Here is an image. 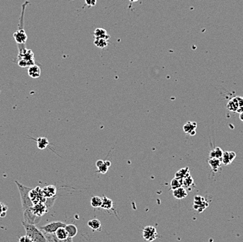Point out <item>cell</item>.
Instances as JSON below:
<instances>
[{"instance_id": "33", "label": "cell", "mask_w": 243, "mask_h": 242, "mask_svg": "<svg viewBox=\"0 0 243 242\" xmlns=\"http://www.w3.org/2000/svg\"><path fill=\"white\" fill-rule=\"evenodd\" d=\"M236 99L237 101V104H238L239 107L243 106V97H240V96H237V97H236Z\"/></svg>"}, {"instance_id": "7", "label": "cell", "mask_w": 243, "mask_h": 242, "mask_svg": "<svg viewBox=\"0 0 243 242\" xmlns=\"http://www.w3.org/2000/svg\"><path fill=\"white\" fill-rule=\"evenodd\" d=\"M207 203L206 202V199L201 196L197 195L194 197L193 201V208L196 210L198 212H202L205 208L207 207Z\"/></svg>"}, {"instance_id": "21", "label": "cell", "mask_w": 243, "mask_h": 242, "mask_svg": "<svg viewBox=\"0 0 243 242\" xmlns=\"http://www.w3.org/2000/svg\"><path fill=\"white\" fill-rule=\"evenodd\" d=\"M239 105L237 104V101L236 100V97H234L228 101L227 104H226V108L228 111L232 112H236L237 109H238Z\"/></svg>"}, {"instance_id": "4", "label": "cell", "mask_w": 243, "mask_h": 242, "mask_svg": "<svg viewBox=\"0 0 243 242\" xmlns=\"http://www.w3.org/2000/svg\"><path fill=\"white\" fill-rule=\"evenodd\" d=\"M66 224L60 221H53L50 222L44 226H41L39 229L42 231L43 233H54L57 230L59 227H65Z\"/></svg>"}, {"instance_id": "30", "label": "cell", "mask_w": 243, "mask_h": 242, "mask_svg": "<svg viewBox=\"0 0 243 242\" xmlns=\"http://www.w3.org/2000/svg\"><path fill=\"white\" fill-rule=\"evenodd\" d=\"M7 210H8L7 206L0 202V217L4 218V217L6 216Z\"/></svg>"}, {"instance_id": "34", "label": "cell", "mask_w": 243, "mask_h": 242, "mask_svg": "<svg viewBox=\"0 0 243 242\" xmlns=\"http://www.w3.org/2000/svg\"><path fill=\"white\" fill-rule=\"evenodd\" d=\"M236 112L238 113V114H240V113H242L243 112V106L238 107V109H237Z\"/></svg>"}, {"instance_id": "20", "label": "cell", "mask_w": 243, "mask_h": 242, "mask_svg": "<svg viewBox=\"0 0 243 242\" xmlns=\"http://www.w3.org/2000/svg\"><path fill=\"white\" fill-rule=\"evenodd\" d=\"M65 229H66L67 231L69 237L73 238L78 234V228L75 225H73V224L66 225Z\"/></svg>"}, {"instance_id": "3", "label": "cell", "mask_w": 243, "mask_h": 242, "mask_svg": "<svg viewBox=\"0 0 243 242\" xmlns=\"http://www.w3.org/2000/svg\"><path fill=\"white\" fill-rule=\"evenodd\" d=\"M158 233L157 229L152 225H147L145 227L143 230V237L145 240L152 242L157 238Z\"/></svg>"}, {"instance_id": "6", "label": "cell", "mask_w": 243, "mask_h": 242, "mask_svg": "<svg viewBox=\"0 0 243 242\" xmlns=\"http://www.w3.org/2000/svg\"><path fill=\"white\" fill-rule=\"evenodd\" d=\"M13 38L18 45L23 46V44H25L27 40V36L23 27H19V29L13 34Z\"/></svg>"}, {"instance_id": "19", "label": "cell", "mask_w": 243, "mask_h": 242, "mask_svg": "<svg viewBox=\"0 0 243 242\" xmlns=\"http://www.w3.org/2000/svg\"><path fill=\"white\" fill-rule=\"evenodd\" d=\"M94 38H103L108 40L110 38V36L107 34L106 30L103 28H97L94 32Z\"/></svg>"}, {"instance_id": "28", "label": "cell", "mask_w": 243, "mask_h": 242, "mask_svg": "<svg viewBox=\"0 0 243 242\" xmlns=\"http://www.w3.org/2000/svg\"><path fill=\"white\" fill-rule=\"evenodd\" d=\"M193 184V179L191 177V175H189L188 177L184 178L182 179V187L184 188H189Z\"/></svg>"}, {"instance_id": "13", "label": "cell", "mask_w": 243, "mask_h": 242, "mask_svg": "<svg viewBox=\"0 0 243 242\" xmlns=\"http://www.w3.org/2000/svg\"><path fill=\"white\" fill-rule=\"evenodd\" d=\"M27 72L31 78H37L41 76V68L37 65H32L28 67Z\"/></svg>"}, {"instance_id": "11", "label": "cell", "mask_w": 243, "mask_h": 242, "mask_svg": "<svg viewBox=\"0 0 243 242\" xmlns=\"http://www.w3.org/2000/svg\"><path fill=\"white\" fill-rule=\"evenodd\" d=\"M196 128H197V123L192 122V121H189L183 126V130L186 134L193 136L196 134Z\"/></svg>"}, {"instance_id": "14", "label": "cell", "mask_w": 243, "mask_h": 242, "mask_svg": "<svg viewBox=\"0 0 243 242\" xmlns=\"http://www.w3.org/2000/svg\"><path fill=\"white\" fill-rule=\"evenodd\" d=\"M187 195L188 194L186 188H183V187H180V188L173 190V197L177 199H184V198L187 197Z\"/></svg>"}, {"instance_id": "5", "label": "cell", "mask_w": 243, "mask_h": 242, "mask_svg": "<svg viewBox=\"0 0 243 242\" xmlns=\"http://www.w3.org/2000/svg\"><path fill=\"white\" fill-rule=\"evenodd\" d=\"M41 217H39L35 215L33 211H32L31 207L27 208L26 210L23 211V218L24 222H27L29 224L36 225L39 222Z\"/></svg>"}, {"instance_id": "36", "label": "cell", "mask_w": 243, "mask_h": 242, "mask_svg": "<svg viewBox=\"0 0 243 242\" xmlns=\"http://www.w3.org/2000/svg\"><path fill=\"white\" fill-rule=\"evenodd\" d=\"M129 1L132 2V3H133V2H136L138 1V0H129Z\"/></svg>"}, {"instance_id": "26", "label": "cell", "mask_w": 243, "mask_h": 242, "mask_svg": "<svg viewBox=\"0 0 243 242\" xmlns=\"http://www.w3.org/2000/svg\"><path fill=\"white\" fill-rule=\"evenodd\" d=\"M94 43L98 48H104L108 46V40L103 38H95Z\"/></svg>"}, {"instance_id": "12", "label": "cell", "mask_w": 243, "mask_h": 242, "mask_svg": "<svg viewBox=\"0 0 243 242\" xmlns=\"http://www.w3.org/2000/svg\"><path fill=\"white\" fill-rule=\"evenodd\" d=\"M43 194L46 198H53L56 196L57 188L53 185H49L42 188Z\"/></svg>"}, {"instance_id": "27", "label": "cell", "mask_w": 243, "mask_h": 242, "mask_svg": "<svg viewBox=\"0 0 243 242\" xmlns=\"http://www.w3.org/2000/svg\"><path fill=\"white\" fill-rule=\"evenodd\" d=\"M91 206L94 208H99L102 207V197H100L99 196H94L92 197L91 201Z\"/></svg>"}, {"instance_id": "10", "label": "cell", "mask_w": 243, "mask_h": 242, "mask_svg": "<svg viewBox=\"0 0 243 242\" xmlns=\"http://www.w3.org/2000/svg\"><path fill=\"white\" fill-rule=\"evenodd\" d=\"M111 165V163L108 160L103 161L102 159H99L96 163V166L97 167L98 172L102 173V174H106V173L108 172V168Z\"/></svg>"}, {"instance_id": "8", "label": "cell", "mask_w": 243, "mask_h": 242, "mask_svg": "<svg viewBox=\"0 0 243 242\" xmlns=\"http://www.w3.org/2000/svg\"><path fill=\"white\" fill-rule=\"evenodd\" d=\"M31 208L35 215L39 217H41L48 211V207H46L44 203H39V204H34Z\"/></svg>"}, {"instance_id": "29", "label": "cell", "mask_w": 243, "mask_h": 242, "mask_svg": "<svg viewBox=\"0 0 243 242\" xmlns=\"http://www.w3.org/2000/svg\"><path fill=\"white\" fill-rule=\"evenodd\" d=\"M180 187H182V180L178 179V178H174L173 179H172L171 182V188L173 190H176Z\"/></svg>"}, {"instance_id": "18", "label": "cell", "mask_w": 243, "mask_h": 242, "mask_svg": "<svg viewBox=\"0 0 243 242\" xmlns=\"http://www.w3.org/2000/svg\"><path fill=\"white\" fill-rule=\"evenodd\" d=\"M54 235H55L57 239H60V240H64V239H66L69 237L67 231L66 229H65V227H64L58 228V229L57 230L56 232H54Z\"/></svg>"}, {"instance_id": "32", "label": "cell", "mask_w": 243, "mask_h": 242, "mask_svg": "<svg viewBox=\"0 0 243 242\" xmlns=\"http://www.w3.org/2000/svg\"><path fill=\"white\" fill-rule=\"evenodd\" d=\"M97 0H85V4L87 7H94L97 4Z\"/></svg>"}, {"instance_id": "23", "label": "cell", "mask_w": 243, "mask_h": 242, "mask_svg": "<svg viewBox=\"0 0 243 242\" xmlns=\"http://www.w3.org/2000/svg\"><path fill=\"white\" fill-rule=\"evenodd\" d=\"M189 175H190L189 172V167H184V168H182L176 173L175 178L182 180L184 178L188 177Z\"/></svg>"}, {"instance_id": "31", "label": "cell", "mask_w": 243, "mask_h": 242, "mask_svg": "<svg viewBox=\"0 0 243 242\" xmlns=\"http://www.w3.org/2000/svg\"><path fill=\"white\" fill-rule=\"evenodd\" d=\"M19 242H34L32 239L27 235L20 236L19 239Z\"/></svg>"}, {"instance_id": "9", "label": "cell", "mask_w": 243, "mask_h": 242, "mask_svg": "<svg viewBox=\"0 0 243 242\" xmlns=\"http://www.w3.org/2000/svg\"><path fill=\"white\" fill-rule=\"evenodd\" d=\"M236 157V153L233 151H225V152H223L222 158V164H225V165H229L234 160Z\"/></svg>"}, {"instance_id": "15", "label": "cell", "mask_w": 243, "mask_h": 242, "mask_svg": "<svg viewBox=\"0 0 243 242\" xmlns=\"http://www.w3.org/2000/svg\"><path fill=\"white\" fill-rule=\"evenodd\" d=\"M48 242H73V238L68 237L64 240H60L56 237L54 233H44Z\"/></svg>"}, {"instance_id": "22", "label": "cell", "mask_w": 243, "mask_h": 242, "mask_svg": "<svg viewBox=\"0 0 243 242\" xmlns=\"http://www.w3.org/2000/svg\"><path fill=\"white\" fill-rule=\"evenodd\" d=\"M37 147L40 150H44L49 145V141L46 137H39L37 139Z\"/></svg>"}, {"instance_id": "16", "label": "cell", "mask_w": 243, "mask_h": 242, "mask_svg": "<svg viewBox=\"0 0 243 242\" xmlns=\"http://www.w3.org/2000/svg\"><path fill=\"white\" fill-rule=\"evenodd\" d=\"M208 163L210 164L211 169L213 170L215 172H217L218 171L221 166L222 164V159H217V158H210L208 160Z\"/></svg>"}, {"instance_id": "17", "label": "cell", "mask_w": 243, "mask_h": 242, "mask_svg": "<svg viewBox=\"0 0 243 242\" xmlns=\"http://www.w3.org/2000/svg\"><path fill=\"white\" fill-rule=\"evenodd\" d=\"M87 225L88 227L94 231H101L102 230V222L97 218L90 220L87 222Z\"/></svg>"}, {"instance_id": "25", "label": "cell", "mask_w": 243, "mask_h": 242, "mask_svg": "<svg viewBox=\"0 0 243 242\" xmlns=\"http://www.w3.org/2000/svg\"><path fill=\"white\" fill-rule=\"evenodd\" d=\"M223 151L219 147H217L212 149L210 153V158H217L222 159Z\"/></svg>"}, {"instance_id": "2", "label": "cell", "mask_w": 243, "mask_h": 242, "mask_svg": "<svg viewBox=\"0 0 243 242\" xmlns=\"http://www.w3.org/2000/svg\"><path fill=\"white\" fill-rule=\"evenodd\" d=\"M16 185L18 186V188L20 192L21 203H22V208L23 211L26 210L27 208L33 207V203L32 202L31 199L29 198V191L32 188H27V187L22 185L18 181H15Z\"/></svg>"}, {"instance_id": "24", "label": "cell", "mask_w": 243, "mask_h": 242, "mask_svg": "<svg viewBox=\"0 0 243 242\" xmlns=\"http://www.w3.org/2000/svg\"><path fill=\"white\" fill-rule=\"evenodd\" d=\"M113 207V202L112 199H109L108 197L103 196L102 197V204L101 208L106 210H110Z\"/></svg>"}, {"instance_id": "1", "label": "cell", "mask_w": 243, "mask_h": 242, "mask_svg": "<svg viewBox=\"0 0 243 242\" xmlns=\"http://www.w3.org/2000/svg\"><path fill=\"white\" fill-rule=\"evenodd\" d=\"M23 227L25 230L26 235L29 236L34 242H48L44 233L39 229L35 225L29 224L27 222H22Z\"/></svg>"}, {"instance_id": "35", "label": "cell", "mask_w": 243, "mask_h": 242, "mask_svg": "<svg viewBox=\"0 0 243 242\" xmlns=\"http://www.w3.org/2000/svg\"><path fill=\"white\" fill-rule=\"evenodd\" d=\"M239 118H240V120L242 121V122H243V112H242V113H240V116H239Z\"/></svg>"}]
</instances>
